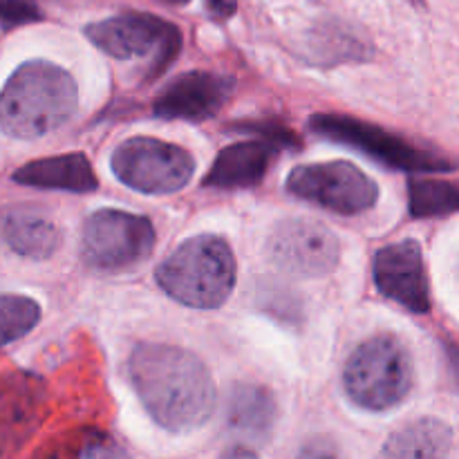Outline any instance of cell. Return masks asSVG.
Returning a JSON list of instances; mask_svg holds the SVG:
<instances>
[{
	"label": "cell",
	"instance_id": "cell-1",
	"mask_svg": "<svg viewBox=\"0 0 459 459\" xmlns=\"http://www.w3.org/2000/svg\"><path fill=\"white\" fill-rule=\"evenodd\" d=\"M128 379L151 420L169 433L202 429L215 411V384L209 368L197 354L178 345H134Z\"/></svg>",
	"mask_w": 459,
	"mask_h": 459
},
{
	"label": "cell",
	"instance_id": "cell-2",
	"mask_svg": "<svg viewBox=\"0 0 459 459\" xmlns=\"http://www.w3.org/2000/svg\"><path fill=\"white\" fill-rule=\"evenodd\" d=\"M79 108V88L67 70L27 61L0 90V128L13 139H39L65 126Z\"/></svg>",
	"mask_w": 459,
	"mask_h": 459
},
{
	"label": "cell",
	"instance_id": "cell-3",
	"mask_svg": "<svg viewBox=\"0 0 459 459\" xmlns=\"http://www.w3.org/2000/svg\"><path fill=\"white\" fill-rule=\"evenodd\" d=\"M155 281L170 299L186 307L215 309L236 290V255L224 238L202 233L184 240L160 263Z\"/></svg>",
	"mask_w": 459,
	"mask_h": 459
},
{
	"label": "cell",
	"instance_id": "cell-4",
	"mask_svg": "<svg viewBox=\"0 0 459 459\" xmlns=\"http://www.w3.org/2000/svg\"><path fill=\"white\" fill-rule=\"evenodd\" d=\"M343 388L366 411L384 412L399 406L412 388V359L394 334L363 341L345 361Z\"/></svg>",
	"mask_w": 459,
	"mask_h": 459
},
{
	"label": "cell",
	"instance_id": "cell-5",
	"mask_svg": "<svg viewBox=\"0 0 459 459\" xmlns=\"http://www.w3.org/2000/svg\"><path fill=\"white\" fill-rule=\"evenodd\" d=\"M85 36L108 56L130 61L151 58L148 79L160 76L182 49V31L178 25L152 13L126 12L106 21L90 22Z\"/></svg>",
	"mask_w": 459,
	"mask_h": 459
},
{
	"label": "cell",
	"instance_id": "cell-6",
	"mask_svg": "<svg viewBox=\"0 0 459 459\" xmlns=\"http://www.w3.org/2000/svg\"><path fill=\"white\" fill-rule=\"evenodd\" d=\"M309 128L330 142L357 148L388 169L403 173H451L457 169L455 161L448 157L426 151L399 134L348 115H314L309 119Z\"/></svg>",
	"mask_w": 459,
	"mask_h": 459
},
{
	"label": "cell",
	"instance_id": "cell-7",
	"mask_svg": "<svg viewBox=\"0 0 459 459\" xmlns=\"http://www.w3.org/2000/svg\"><path fill=\"white\" fill-rule=\"evenodd\" d=\"M152 249L155 227L143 215L119 209H99L85 220L81 258L94 272H128L151 258Z\"/></svg>",
	"mask_w": 459,
	"mask_h": 459
},
{
	"label": "cell",
	"instance_id": "cell-8",
	"mask_svg": "<svg viewBox=\"0 0 459 459\" xmlns=\"http://www.w3.org/2000/svg\"><path fill=\"white\" fill-rule=\"evenodd\" d=\"M110 169L121 184L143 195H170L186 186L195 160L182 146L155 137H130L115 148Z\"/></svg>",
	"mask_w": 459,
	"mask_h": 459
},
{
	"label": "cell",
	"instance_id": "cell-9",
	"mask_svg": "<svg viewBox=\"0 0 459 459\" xmlns=\"http://www.w3.org/2000/svg\"><path fill=\"white\" fill-rule=\"evenodd\" d=\"M294 197L339 215L366 213L379 200V186L350 161H323L291 169L285 182Z\"/></svg>",
	"mask_w": 459,
	"mask_h": 459
},
{
	"label": "cell",
	"instance_id": "cell-10",
	"mask_svg": "<svg viewBox=\"0 0 459 459\" xmlns=\"http://www.w3.org/2000/svg\"><path fill=\"white\" fill-rule=\"evenodd\" d=\"M269 258L287 273L318 278L334 272L341 247L334 233L314 220H285L269 236Z\"/></svg>",
	"mask_w": 459,
	"mask_h": 459
},
{
	"label": "cell",
	"instance_id": "cell-11",
	"mask_svg": "<svg viewBox=\"0 0 459 459\" xmlns=\"http://www.w3.org/2000/svg\"><path fill=\"white\" fill-rule=\"evenodd\" d=\"M375 285L385 299L412 314L430 312V282L417 240H402L377 251L372 263Z\"/></svg>",
	"mask_w": 459,
	"mask_h": 459
},
{
	"label": "cell",
	"instance_id": "cell-12",
	"mask_svg": "<svg viewBox=\"0 0 459 459\" xmlns=\"http://www.w3.org/2000/svg\"><path fill=\"white\" fill-rule=\"evenodd\" d=\"M236 81L215 72H184L170 81L152 101V112L160 119L206 121L213 119L233 94Z\"/></svg>",
	"mask_w": 459,
	"mask_h": 459
},
{
	"label": "cell",
	"instance_id": "cell-13",
	"mask_svg": "<svg viewBox=\"0 0 459 459\" xmlns=\"http://www.w3.org/2000/svg\"><path fill=\"white\" fill-rule=\"evenodd\" d=\"M43 394L36 377L22 372L0 377V455L21 448L39 429Z\"/></svg>",
	"mask_w": 459,
	"mask_h": 459
},
{
	"label": "cell",
	"instance_id": "cell-14",
	"mask_svg": "<svg viewBox=\"0 0 459 459\" xmlns=\"http://www.w3.org/2000/svg\"><path fill=\"white\" fill-rule=\"evenodd\" d=\"M276 143L267 142V139L231 143L220 151L218 160L213 161L202 184L213 188L258 186L276 157Z\"/></svg>",
	"mask_w": 459,
	"mask_h": 459
},
{
	"label": "cell",
	"instance_id": "cell-15",
	"mask_svg": "<svg viewBox=\"0 0 459 459\" xmlns=\"http://www.w3.org/2000/svg\"><path fill=\"white\" fill-rule=\"evenodd\" d=\"M12 179L22 186L67 193H92L99 186L97 173L83 152H65V155L34 160L16 169Z\"/></svg>",
	"mask_w": 459,
	"mask_h": 459
},
{
	"label": "cell",
	"instance_id": "cell-16",
	"mask_svg": "<svg viewBox=\"0 0 459 459\" xmlns=\"http://www.w3.org/2000/svg\"><path fill=\"white\" fill-rule=\"evenodd\" d=\"M0 238L13 254L30 260H45L56 254L61 231L48 213L30 206H18L0 213Z\"/></svg>",
	"mask_w": 459,
	"mask_h": 459
},
{
	"label": "cell",
	"instance_id": "cell-17",
	"mask_svg": "<svg viewBox=\"0 0 459 459\" xmlns=\"http://www.w3.org/2000/svg\"><path fill=\"white\" fill-rule=\"evenodd\" d=\"M278 406L272 390L264 385H238L229 399L227 426L242 444H264L276 426Z\"/></svg>",
	"mask_w": 459,
	"mask_h": 459
},
{
	"label": "cell",
	"instance_id": "cell-18",
	"mask_svg": "<svg viewBox=\"0 0 459 459\" xmlns=\"http://www.w3.org/2000/svg\"><path fill=\"white\" fill-rule=\"evenodd\" d=\"M453 433L444 421L426 417L397 430L381 448L384 457H444L451 451Z\"/></svg>",
	"mask_w": 459,
	"mask_h": 459
},
{
	"label": "cell",
	"instance_id": "cell-19",
	"mask_svg": "<svg viewBox=\"0 0 459 459\" xmlns=\"http://www.w3.org/2000/svg\"><path fill=\"white\" fill-rule=\"evenodd\" d=\"M408 211L412 218H437V215L457 213L459 184L412 178L408 182Z\"/></svg>",
	"mask_w": 459,
	"mask_h": 459
},
{
	"label": "cell",
	"instance_id": "cell-20",
	"mask_svg": "<svg viewBox=\"0 0 459 459\" xmlns=\"http://www.w3.org/2000/svg\"><path fill=\"white\" fill-rule=\"evenodd\" d=\"M40 321V305L30 296H0V348L30 334Z\"/></svg>",
	"mask_w": 459,
	"mask_h": 459
},
{
	"label": "cell",
	"instance_id": "cell-21",
	"mask_svg": "<svg viewBox=\"0 0 459 459\" xmlns=\"http://www.w3.org/2000/svg\"><path fill=\"white\" fill-rule=\"evenodd\" d=\"M43 18V12L31 0H0V25L12 30L18 25H30Z\"/></svg>",
	"mask_w": 459,
	"mask_h": 459
},
{
	"label": "cell",
	"instance_id": "cell-22",
	"mask_svg": "<svg viewBox=\"0 0 459 459\" xmlns=\"http://www.w3.org/2000/svg\"><path fill=\"white\" fill-rule=\"evenodd\" d=\"M236 130H240V133H254L255 137L260 139H267V142L276 143L278 148H299L300 142L299 137H296V133H291L290 128H285V126H278L273 124V121H260V124H240L236 126Z\"/></svg>",
	"mask_w": 459,
	"mask_h": 459
},
{
	"label": "cell",
	"instance_id": "cell-23",
	"mask_svg": "<svg viewBox=\"0 0 459 459\" xmlns=\"http://www.w3.org/2000/svg\"><path fill=\"white\" fill-rule=\"evenodd\" d=\"M206 9L215 18H231L238 12V0H204Z\"/></svg>",
	"mask_w": 459,
	"mask_h": 459
},
{
	"label": "cell",
	"instance_id": "cell-24",
	"mask_svg": "<svg viewBox=\"0 0 459 459\" xmlns=\"http://www.w3.org/2000/svg\"><path fill=\"white\" fill-rule=\"evenodd\" d=\"M448 359H451V370L455 375L457 384H459V350L457 348H448Z\"/></svg>",
	"mask_w": 459,
	"mask_h": 459
},
{
	"label": "cell",
	"instance_id": "cell-25",
	"mask_svg": "<svg viewBox=\"0 0 459 459\" xmlns=\"http://www.w3.org/2000/svg\"><path fill=\"white\" fill-rule=\"evenodd\" d=\"M224 455H229V457H238V455H242V457H255V455H258V453L251 451L249 446H247V448L240 446V448H229V451L224 453Z\"/></svg>",
	"mask_w": 459,
	"mask_h": 459
},
{
	"label": "cell",
	"instance_id": "cell-26",
	"mask_svg": "<svg viewBox=\"0 0 459 459\" xmlns=\"http://www.w3.org/2000/svg\"><path fill=\"white\" fill-rule=\"evenodd\" d=\"M161 3H166V4H186L188 0H161Z\"/></svg>",
	"mask_w": 459,
	"mask_h": 459
}]
</instances>
